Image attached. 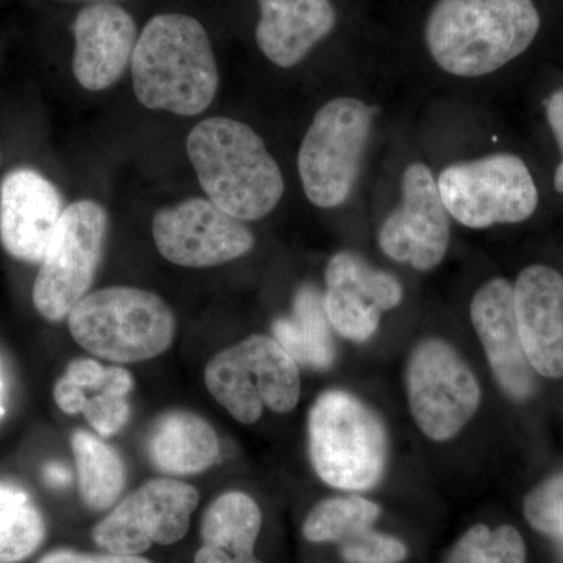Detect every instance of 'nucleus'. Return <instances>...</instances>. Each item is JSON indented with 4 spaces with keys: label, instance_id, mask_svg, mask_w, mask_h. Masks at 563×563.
<instances>
[{
    "label": "nucleus",
    "instance_id": "nucleus-1",
    "mask_svg": "<svg viewBox=\"0 0 563 563\" xmlns=\"http://www.w3.org/2000/svg\"><path fill=\"white\" fill-rule=\"evenodd\" d=\"M540 31L533 0H437L424 43L439 68L455 77H484L520 57Z\"/></svg>",
    "mask_w": 563,
    "mask_h": 563
},
{
    "label": "nucleus",
    "instance_id": "nucleus-2",
    "mask_svg": "<svg viewBox=\"0 0 563 563\" xmlns=\"http://www.w3.org/2000/svg\"><path fill=\"white\" fill-rule=\"evenodd\" d=\"M133 91L146 109L196 117L213 102L220 85L209 33L196 18L163 13L136 40Z\"/></svg>",
    "mask_w": 563,
    "mask_h": 563
},
{
    "label": "nucleus",
    "instance_id": "nucleus-3",
    "mask_svg": "<svg viewBox=\"0 0 563 563\" xmlns=\"http://www.w3.org/2000/svg\"><path fill=\"white\" fill-rule=\"evenodd\" d=\"M187 152L210 201L236 220H262L279 206L284 176L250 125L209 118L188 135Z\"/></svg>",
    "mask_w": 563,
    "mask_h": 563
},
{
    "label": "nucleus",
    "instance_id": "nucleus-4",
    "mask_svg": "<svg viewBox=\"0 0 563 563\" xmlns=\"http://www.w3.org/2000/svg\"><path fill=\"white\" fill-rule=\"evenodd\" d=\"M70 335L92 355L117 363L151 361L173 344L176 318L155 292L110 287L90 292L68 317Z\"/></svg>",
    "mask_w": 563,
    "mask_h": 563
},
{
    "label": "nucleus",
    "instance_id": "nucleus-5",
    "mask_svg": "<svg viewBox=\"0 0 563 563\" xmlns=\"http://www.w3.org/2000/svg\"><path fill=\"white\" fill-rule=\"evenodd\" d=\"M309 451L325 484L344 492L369 490L384 476L387 432L361 399L329 390L310 409Z\"/></svg>",
    "mask_w": 563,
    "mask_h": 563
},
{
    "label": "nucleus",
    "instance_id": "nucleus-6",
    "mask_svg": "<svg viewBox=\"0 0 563 563\" xmlns=\"http://www.w3.org/2000/svg\"><path fill=\"white\" fill-rule=\"evenodd\" d=\"M376 113L361 99L335 98L314 114L298 155L303 192L313 206L335 209L350 199Z\"/></svg>",
    "mask_w": 563,
    "mask_h": 563
},
{
    "label": "nucleus",
    "instance_id": "nucleus-7",
    "mask_svg": "<svg viewBox=\"0 0 563 563\" xmlns=\"http://www.w3.org/2000/svg\"><path fill=\"white\" fill-rule=\"evenodd\" d=\"M210 395L243 424L295 409L301 396L298 363L276 340L251 335L214 355L206 368Z\"/></svg>",
    "mask_w": 563,
    "mask_h": 563
},
{
    "label": "nucleus",
    "instance_id": "nucleus-8",
    "mask_svg": "<svg viewBox=\"0 0 563 563\" xmlns=\"http://www.w3.org/2000/svg\"><path fill=\"white\" fill-rule=\"evenodd\" d=\"M109 213L101 203H70L40 263L33 306L41 317L62 321L90 291L109 233Z\"/></svg>",
    "mask_w": 563,
    "mask_h": 563
},
{
    "label": "nucleus",
    "instance_id": "nucleus-9",
    "mask_svg": "<svg viewBox=\"0 0 563 563\" xmlns=\"http://www.w3.org/2000/svg\"><path fill=\"white\" fill-rule=\"evenodd\" d=\"M437 185L448 213L470 229L526 221L539 206L531 172L512 154L455 163L443 169Z\"/></svg>",
    "mask_w": 563,
    "mask_h": 563
},
{
    "label": "nucleus",
    "instance_id": "nucleus-10",
    "mask_svg": "<svg viewBox=\"0 0 563 563\" xmlns=\"http://www.w3.org/2000/svg\"><path fill=\"white\" fill-rule=\"evenodd\" d=\"M406 380L415 421L433 442L454 439L479 409L481 387L472 368L443 340L415 347Z\"/></svg>",
    "mask_w": 563,
    "mask_h": 563
},
{
    "label": "nucleus",
    "instance_id": "nucleus-11",
    "mask_svg": "<svg viewBox=\"0 0 563 563\" xmlns=\"http://www.w3.org/2000/svg\"><path fill=\"white\" fill-rule=\"evenodd\" d=\"M199 493L192 485L163 477L141 485L96 525L92 540L111 554L140 555L152 544L180 542L190 529Z\"/></svg>",
    "mask_w": 563,
    "mask_h": 563
},
{
    "label": "nucleus",
    "instance_id": "nucleus-12",
    "mask_svg": "<svg viewBox=\"0 0 563 563\" xmlns=\"http://www.w3.org/2000/svg\"><path fill=\"white\" fill-rule=\"evenodd\" d=\"M152 235L163 257L185 268H210L236 261L255 243L254 233L243 221L201 198L158 210Z\"/></svg>",
    "mask_w": 563,
    "mask_h": 563
},
{
    "label": "nucleus",
    "instance_id": "nucleus-13",
    "mask_svg": "<svg viewBox=\"0 0 563 563\" xmlns=\"http://www.w3.org/2000/svg\"><path fill=\"white\" fill-rule=\"evenodd\" d=\"M401 206L379 231V246L391 261L418 272L439 266L450 247V213L429 166L412 163L402 174Z\"/></svg>",
    "mask_w": 563,
    "mask_h": 563
},
{
    "label": "nucleus",
    "instance_id": "nucleus-14",
    "mask_svg": "<svg viewBox=\"0 0 563 563\" xmlns=\"http://www.w3.org/2000/svg\"><path fill=\"white\" fill-rule=\"evenodd\" d=\"M324 310L333 329L363 343L379 328L384 312L402 302V285L352 252L333 255L325 268Z\"/></svg>",
    "mask_w": 563,
    "mask_h": 563
},
{
    "label": "nucleus",
    "instance_id": "nucleus-15",
    "mask_svg": "<svg viewBox=\"0 0 563 563\" xmlns=\"http://www.w3.org/2000/svg\"><path fill=\"white\" fill-rule=\"evenodd\" d=\"M63 198L51 180L29 168L7 174L0 185V242L11 257L41 263L58 222Z\"/></svg>",
    "mask_w": 563,
    "mask_h": 563
},
{
    "label": "nucleus",
    "instance_id": "nucleus-16",
    "mask_svg": "<svg viewBox=\"0 0 563 563\" xmlns=\"http://www.w3.org/2000/svg\"><path fill=\"white\" fill-rule=\"evenodd\" d=\"M470 314L496 383L517 401L529 398L536 380L521 343L512 284L501 277L487 282L474 295Z\"/></svg>",
    "mask_w": 563,
    "mask_h": 563
},
{
    "label": "nucleus",
    "instance_id": "nucleus-17",
    "mask_svg": "<svg viewBox=\"0 0 563 563\" xmlns=\"http://www.w3.org/2000/svg\"><path fill=\"white\" fill-rule=\"evenodd\" d=\"M136 25L131 14L111 2L85 7L74 21L73 70L90 91H102L121 79L132 62Z\"/></svg>",
    "mask_w": 563,
    "mask_h": 563
},
{
    "label": "nucleus",
    "instance_id": "nucleus-18",
    "mask_svg": "<svg viewBox=\"0 0 563 563\" xmlns=\"http://www.w3.org/2000/svg\"><path fill=\"white\" fill-rule=\"evenodd\" d=\"M515 313L525 354L536 373L563 376V276L532 265L514 287Z\"/></svg>",
    "mask_w": 563,
    "mask_h": 563
},
{
    "label": "nucleus",
    "instance_id": "nucleus-19",
    "mask_svg": "<svg viewBox=\"0 0 563 563\" xmlns=\"http://www.w3.org/2000/svg\"><path fill=\"white\" fill-rule=\"evenodd\" d=\"M258 49L284 69L299 65L336 25L331 0H258Z\"/></svg>",
    "mask_w": 563,
    "mask_h": 563
},
{
    "label": "nucleus",
    "instance_id": "nucleus-20",
    "mask_svg": "<svg viewBox=\"0 0 563 563\" xmlns=\"http://www.w3.org/2000/svg\"><path fill=\"white\" fill-rule=\"evenodd\" d=\"M147 455L161 472L188 476L206 472L218 462L220 440L199 415L173 410L152 426Z\"/></svg>",
    "mask_w": 563,
    "mask_h": 563
},
{
    "label": "nucleus",
    "instance_id": "nucleus-21",
    "mask_svg": "<svg viewBox=\"0 0 563 563\" xmlns=\"http://www.w3.org/2000/svg\"><path fill=\"white\" fill-rule=\"evenodd\" d=\"M274 340L291 355L292 361L314 369H325L335 361L331 322L324 299L313 287H302L295 298L291 318H279L273 324Z\"/></svg>",
    "mask_w": 563,
    "mask_h": 563
},
{
    "label": "nucleus",
    "instance_id": "nucleus-22",
    "mask_svg": "<svg viewBox=\"0 0 563 563\" xmlns=\"http://www.w3.org/2000/svg\"><path fill=\"white\" fill-rule=\"evenodd\" d=\"M262 529L257 503L243 492H228L207 507L202 517L203 543L214 544L232 555L235 563H262L254 547Z\"/></svg>",
    "mask_w": 563,
    "mask_h": 563
},
{
    "label": "nucleus",
    "instance_id": "nucleus-23",
    "mask_svg": "<svg viewBox=\"0 0 563 563\" xmlns=\"http://www.w3.org/2000/svg\"><path fill=\"white\" fill-rule=\"evenodd\" d=\"M81 501L91 510H107L120 499L128 481L125 463L109 443L87 431L70 437Z\"/></svg>",
    "mask_w": 563,
    "mask_h": 563
},
{
    "label": "nucleus",
    "instance_id": "nucleus-24",
    "mask_svg": "<svg viewBox=\"0 0 563 563\" xmlns=\"http://www.w3.org/2000/svg\"><path fill=\"white\" fill-rule=\"evenodd\" d=\"M46 539V521L21 485L0 479V563L31 558Z\"/></svg>",
    "mask_w": 563,
    "mask_h": 563
},
{
    "label": "nucleus",
    "instance_id": "nucleus-25",
    "mask_svg": "<svg viewBox=\"0 0 563 563\" xmlns=\"http://www.w3.org/2000/svg\"><path fill=\"white\" fill-rule=\"evenodd\" d=\"M379 515L380 507L361 496L325 499L303 521V537L313 543H342L372 528Z\"/></svg>",
    "mask_w": 563,
    "mask_h": 563
},
{
    "label": "nucleus",
    "instance_id": "nucleus-26",
    "mask_svg": "<svg viewBox=\"0 0 563 563\" xmlns=\"http://www.w3.org/2000/svg\"><path fill=\"white\" fill-rule=\"evenodd\" d=\"M444 563H526V547L512 526L476 525L463 533Z\"/></svg>",
    "mask_w": 563,
    "mask_h": 563
},
{
    "label": "nucleus",
    "instance_id": "nucleus-27",
    "mask_svg": "<svg viewBox=\"0 0 563 563\" xmlns=\"http://www.w3.org/2000/svg\"><path fill=\"white\" fill-rule=\"evenodd\" d=\"M525 515L537 531L563 537V474L529 493Z\"/></svg>",
    "mask_w": 563,
    "mask_h": 563
},
{
    "label": "nucleus",
    "instance_id": "nucleus-28",
    "mask_svg": "<svg viewBox=\"0 0 563 563\" xmlns=\"http://www.w3.org/2000/svg\"><path fill=\"white\" fill-rule=\"evenodd\" d=\"M339 544L344 561L350 563H399L407 558L406 544L372 528L363 529Z\"/></svg>",
    "mask_w": 563,
    "mask_h": 563
},
{
    "label": "nucleus",
    "instance_id": "nucleus-29",
    "mask_svg": "<svg viewBox=\"0 0 563 563\" xmlns=\"http://www.w3.org/2000/svg\"><path fill=\"white\" fill-rule=\"evenodd\" d=\"M81 413L99 435L110 437L128 424L131 418V406L122 396L99 391V395L87 399Z\"/></svg>",
    "mask_w": 563,
    "mask_h": 563
},
{
    "label": "nucleus",
    "instance_id": "nucleus-30",
    "mask_svg": "<svg viewBox=\"0 0 563 563\" xmlns=\"http://www.w3.org/2000/svg\"><path fill=\"white\" fill-rule=\"evenodd\" d=\"M107 368L101 363L91 361V358H76L69 363L66 368L65 377L77 387L87 390H101L103 380H106Z\"/></svg>",
    "mask_w": 563,
    "mask_h": 563
},
{
    "label": "nucleus",
    "instance_id": "nucleus-31",
    "mask_svg": "<svg viewBox=\"0 0 563 563\" xmlns=\"http://www.w3.org/2000/svg\"><path fill=\"white\" fill-rule=\"evenodd\" d=\"M36 563H152L141 555L85 554L73 550H55Z\"/></svg>",
    "mask_w": 563,
    "mask_h": 563
},
{
    "label": "nucleus",
    "instance_id": "nucleus-32",
    "mask_svg": "<svg viewBox=\"0 0 563 563\" xmlns=\"http://www.w3.org/2000/svg\"><path fill=\"white\" fill-rule=\"evenodd\" d=\"M547 117L562 152L561 165L555 169L554 187L563 195V90L555 91L547 101Z\"/></svg>",
    "mask_w": 563,
    "mask_h": 563
},
{
    "label": "nucleus",
    "instance_id": "nucleus-33",
    "mask_svg": "<svg viewBox=\"0 0 563 563\" xmlns=\"http://www.w3.org/2000/svg\"><path fill=\"white\" fill-rule=\"evenodd\" d=\"M54 399L62 412L77 415L81 413L88 398L84 388L77 387L68 377L62 376L55 384Z\"/></svg>",
    "mask_w": 563,
    "mask_h": 563
},
{
    "label": "nucleus",
    "instance_id": "nucleus-34",
    "mask_svg": "<svg viewBox=\"0 0 563 563\" xmlns=\"http://www.w3.org/2000/svg\"><path fill=\"white\" fill-rule=\"evenodd\" d=\"M132 374L129 373L128 369L121 368V366H111V368H107L106 380H103V385L99 391H109L111 395L125 398V396L132 391Z\"/></svg>",
    "mask_w": 563,
    "mask_h": 563
},
{
    "label": "nucleus",
    "instance_id": "nucleus-35",
    "mask_svg": "<svg viewBox=\"0 0 563 563\" xmlns=\"http://www.w3.org/2000/svg\"><path fill=\"white\" fill-rule=\"evenodd\" d=\"M44 481L52 488H63L70 483V472L63 463L51 462L44 466Z\"/></svg>",
    "mask_w": 563,
    "mask_h": 563
},
{
    "label": "nucleus",
    "instance_id": "nucleus-36",
    "mask_svg": "<svg viewBox=\"0 0 563 563\" xmlns=\"http://www.w3.org/2000/svg\"><path fill=\"white\" fill-rule=\"evenodd\" d=\"M195 563H235L228 551L214 544L203 543L195 555Z\"/></svg>",
    "mask_w": 563,
    "mask_h": 563
},
{
    "label": "nucleus",
    "instance_id": "nucleus-37",
    "mask_svg": "<svg viewBox=\"0 0 563 563\" xmlns=\"http://www.w3.org/2000/svg\"><path fill=\"white\" fill-rule=\"evenodd\" d=\"M3 391H5V384H3L2 372H0V420L5 417V407H3Z\"/></svg>",
    "mask_w": 563,
    "mask_h": 563
},
{
    "label": "nucleus",
    "instance_id": "nucleus-38",
    "mask_svg": "<svg viewBox=\"0 0 563 563\" xmlns=\"http://www.w3.org/2000/svg\"><path fill=\"white\" fill-rule=\"evenodd\" d=\"M96 2H113V0H96Z\"/></svg>",
    "mask_w": 563,
    "mask_h": 563
},
{
    "label": "nucleus",
    "instance_id": "nucleus-39",
    "mask_svg": "<svg viewBox=\"0 0 563 563\" xmlns=\"http://www.w3.org/2000/svg\"><path fill=\"white\" fill-rule=\"evenodd\" d=\"M0 162H2V154H0Z\"/></svg>",
    "mask_w": 563,
    "mask_h": 563
},
{
    "label": "nucleus",
    "instance_id": "nucleus-40",
    "mask_svg": "<svg viewBox=\"0 0 563 563\" xmlns=\"http://www.w3.org/2000/svg\"><path fill=\"white\" fill-rule=\"evenodd\" d=\"M562 539H563V537H562Z\"/></svg>",
    "mask_w": 563,
    "mask_h": 563
}]
</instances>
